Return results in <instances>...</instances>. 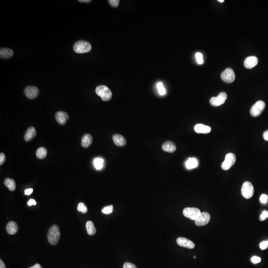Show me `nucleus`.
Masks as SVG:
<instances>
[{
	"mask_svg": "<svg viewBox=\"0 0 268 268\" xmlns=\"http://www.w3.org/2000/svg\"><path fill=\"white\" fill-rule=\"evenodd\" d=\"M196 58L197 60V63L199 64H202L203 63V55L201 53L198 52L196 54Z\"/></svg>",
	"mask_w": 268,
	"mask_h": 268,
	"instance_id": "nucleus-30",
	"label": "nucleus"
},
{
	"mask_svg": "<svg viewBox=\"0 0 268 268\" xmlns=\"http://www.w3.org/2000/svg\"><path fill=\"white\" fill-rule=\"evenodd\" d=\"M113 141L116 145L118 146H124L126 144V141L124 136L119 134H115L113 136Z\"/></svg>",
	"mask_w": 268,
	"mask_h": 268,
	"instance_id": "nucleus-18",
	"label": "nucleus"
},
{
	"mask_svg": "<svg viewBox=\"0 0 268 268\" xmlns=\"http://www.w3.org/2000/svg\"><path fill=\"white\" fill-rule=\"evenodd\" d=\"M157 88L159 90V93L161 95H165L166 93V90L164 87V85L161 82H159L157 84Z\"/></svg>",
	"mask_w": 268,
	"mask_h": 268,
	"instance_id": "nucleus-28",
	"label": "nucleus"
},
{
	"mask_svg": "<svg viewBox=\"0 0 268 268\" xmlns=\"http://www.w3.org/2000/svg\"><path fill=\"white\" fill-rule=\"evenodd\" d=\"M73 48L76 53L82 54L90 52L91 49V46L87 41H79L75 43Z\"/></svg>",
	"mask_w": 268,
	"mask_h": 268,
	"instance_id": "nucleus-2",
	"label": "nucleus"
},
{
	"mask_svg": "<svg viewBox=\"0 0 268 268\" xmlns=\"http://www.w3.org/2000/svg\"><path fill=\"white\" fill-rule=\"evenodd\" d=\"M263 138L265 140L268 141V130L266 131L263 134Z\"/></svg>",
	"mask_w": 268,
	"mask_h": 268,
	"instance_id": "nucleus-40",
	"label": "nucleus"
},
{
	"mask_svg": "<svg viewBox=\"0 0 268 268\" xmlns=\"http://www.w3.org/2000/svg\"><path fill=\"white\" fill-rule=\"evenodd\" d=\"M29 268H42V267L39 264H36L35 265H33L32 267H30Z\"/></svg>",
	"mask_w": 268,
	"mask_h": 268,
	"instance_id": "nucleus-42",
	"label": "nucleus"
},
{
	"mask_svg": "<svg viewBox=\"0 0 268 268\" xmlns=\"http://www.w3.org/2000/svg\"><path fill=\"white\" fill-rule=\"evenodd\" d=\"M186 167L188 169H195L198 165V162L195 158H190L186 162Z\"/></svg>",
	"mask_w": 268,
	"mask_h": 268,
	"instance_id": "nucleus-23",
	"label": "nucleus"
},
{
	"mask_svg": "<svg viewBox=\"0 0 268 268\" xmlns=\"http://www.w3.org/2000/svg\"><path fill=\"white\" fill-rule=\"evenodd\" d=\"M27 204H28V206H30L32 205H36V202L35 200L30 199L28 201Z\"/></svg>",
	"mask_w": 268,
	"mask_h": 268,
	"instance_id": "nucleus-39",
	"label": "nucleus"
},
{
	"mask_svg": "<svg viewBox=\"0 0 268 268\" xmlns=\"http://www.w3.org/2000/svg\"><path fill=\"white\" fill-rule=\"evenodd\" d=\"M6 160V156L4 153H1L0 154V165H2L4 164Z\"/></svg>",
	"mask_w": 268,
	"mask_h": 268,
	"instance_id": "nucleus-37",
	"label": "nucleus"
},
{
	"mask_svg": "<svg viewBox=\"0 0 268 268\" xmlns=\"http://www.w3.org/2000/svg\"><path fill=\"white\" fill-rule=\"evenodd\" d=\"M92 143V137L90 134H86L83 136L81 139V146L84 148H89Z\"/></svg>",
	"mask_w": 268,
	"mask_h": 268,
	"instance_id": "nucleus-20",
	"label": "nucleus"
},
{
	"mask_svg": "<svg viewBox=\"0 0 268 268\" xmlns=\"http://www.w3.org/2000/svg\"><path fill=\"white\" fill-rule=\"evenodd\" d=\"M79 1L80 2H91V1H90V0H87V1H86V0H81H81H79Z\"/></svg>",
	"mask_w": 268,
	"mask_h": 268,
	"instance_id": "nucleus-43",
	"label": "nucleus"
},
{
	"mask_svg": "<svg viewBox=\"0 0 268 268\" xmlns=\"http://www.w3.org/2000/svg\"><path fill=\"white\" fill-rule=\"evenodd\" d=\"M228 98V95L225 92H221L216 97H212L210 100V104L214 106H220L224 104Z\"/></svg>",
	"mask_w": 268,
	"mask_h": 268,
	"instance_id": "nucleus-8",
	"label": "nucleus"
},
{
	"mask_svg": "<svg viewBox=\"0 0 268 268\" xmlns=\"http://www.w3.org/2000/svg\"><path fill=\"white\" fill-rule=\"evenodd\" d=\"M108 2L111 6L116 7L118 6L120 1L119 0H110L108 1Z\"/></svg>",
	"mask_w": 268,
	"mask_h": 268,
	"instance_id": "nucleus-34",
	"label": "nucleus"
},
{
	"mask_svg": "<svg viewBox=\"0 0 268 268\" xmlns=\"http://www.w3.org/2000/svg\"><path fill=\"white\" fill-rule=\"evenodd\" d=\"M266 104L264 101L262 100L257 101L256 104L253 105L250 110L251 115L253 117H257L261 114L263 111Z\"/></svg>",
	"mask_w": 268,
	"mask_h": 268,
	"instance_id": "nucleus-7",
	"label": "nucleus"
},
{
	"mask_svg": "<svg viewBox=\"0 0 268 268\" xmlns=\"http://www.w3.org/2000/svg\"><path fill=\"white\" fill-rule=\"evenodd\" d=\"M268 240H265V241H262L260 244V248L261 249L266 250L268 248Z\"/></svg>",
	"mask_w": 268,
	"mask_h": 268,
	"instance_id": "nucleus-31",
	"label": "nucleus"
},
{
	"mask_svg": "<svg viewBox=\"0 0 268 268\" xmlns=\"http://www.w3.org/2000/svg\"><path fill=\"white\" fill-rule=\"evenodd\" d=\"M77 209L79 212H81L83 214H86L87 212V208L86 206L82 202L79 203L77 207Z\"/></svg>",
	"mask_w": 268,
	"mask_h": 268,
	"instance_id": "nucleus-27",
	"label": "nucleus"
},
{
	"mask_svg": "<svg viewBox=\"0 0 268 268\" xmlns=\"http://www.w3.org/2000/svg\"><path fill=\"white\" fill-rule=\"evenodd\" d=\"M104 160L101 158H96L94 159L95 167L97 170L101 169L104 166Z\"/></svg>",
	"mask_w": 268,
	"mask_h": 268,
	"instance_id": "nucleus-26",
	"label": "nucleus"
},
{
	"mask_svg": "<svg viewBox=\"0 0 268 268\" xmlns=\"http://www.w3.org/2000/svg\"><path fill=\"white\" fill-rule=\"evenodd\" d=\"M218 1H219V2H224V0H219Z\"/></svg>",
	"mask_w": 268,
	"mask_h": 268,
	"instance_id": "nucleus-44",
	"label": "nucleus"
},
{
	"mask_svg": "<svg viewBox=\"0 0 268 268\" xmlns=\"http://www.w3.org/2000/svg\"><path fill=\"white\" fill-rule=\"evenodd\" d=\"M113 206L110 205L103 208V209L102 210V213L104 214H109L113 212Z\"/></svg>",
	"mask_w": 268,
	"mask_h": 268,
	"instance_id": "nucleus-29",
	"label": "nucleus"
},
{
	"mask_svg": "<svg viewBox=\"0 0 268 268\" xmlns=\"http://www.w3.org/2000/svg\"><path fill=\"white\" fill-rule=\"evenodd\" d=\"M60 235L59 227L57 225H53L50 228L47 233L48 242L52 245H55L59 242Z\"/></svg>",
	"mask_w": 268,
	"mask_h": 268,
	"instance_id": "nucleus-1",
	"label": "nucleus"
},
{
	"mask_svg": "<svg viewBox=\"0 0 268 268\" xmlns=\"http://www.w3.org/2000/svg\"><path fill=\"white\" fill-rule=\"evenodd\" d=\"M36 135L35 129L33 127H30L28 128L24 136V139L26 141H29L35 138Z\"/></svg>",
	"mask_w": 268,
	"mask_h": 268,
	"instance_id": "nucleus-19",
	"label": "nucleus"
},
{
	"mask_svg": "<svg viewBox=\"0 0 268 268\" xmlns=\"http://www.w3.org/2000/svg\"><path fill=\"white\" fill-rule=\"evenodd\" d=\"M123 268H137L135 265L131 263L130 262H126L124 264Z\"/></svg>",
	"mask_w": 268,
	"mask_h": 268,
	"instance_id": "nucleus-36",
	"label": "nucleus"
},
{
	"mask_svg": "<svg viewBox=\"0 0 268 268\" xmlns=\"http://www.w3.org/2000/svg\"><path fill=\"white\" fill-rule=\"evenodd\" d=\"M86 229L87 234L90 235H95L96 233V229L91 221H88L86 224Z\"/></svg>",
	"mask_w": 268,
	"mask_h": 268,
	"instance_id": "nucleus-24",
	"label": "nucleus"
},
{
	"mask_svg": "<svg viewBox=\"0 0 268 268\" xmlns=\"http://www.w3.org/2000/svg\"><path fill=\"white\" fill-rule=\"evenodd\" d=\"M258 63V59L255 56L248 57L244 62V65L245 68L251 69L257 65Z\"/></svg>",
	"mask_w": 268,
	"mask_h": 268,
	"instance_id": "nucleus-13",
	"label": "nucleus"
},
{
	"mask_svg": "<svg viewBox=\"0 0 268 268\" xmlns=\"http://www.w3.org/2000/svg\"><path fill=\"white\" fill-rule=\"evenodd\" d=\"M210 219V215L207 212H203L195 220L196 225L199 226L206 225L209 223Z\"/></svg>",
	"mask_w": 268,
	"mask_h": 268,
	"instance_id": "nucleus-10",
	"label": "nucleus"
},
{
	"mask_svg": "<svg viewBox=\"0 0 268 268\" xmlns=\"http://www.w3.org/2000/svg\"><path fill=\"white\" fill-rule=\"evenodd\" d=\"M32 192H33V189H31V188L27 189L25 190V194L26 195H30L32 194Z\"/></svg>",
	"mask_w": 268,
	"mask_h": 268,
	"instance_id": "nucleus-38",
	"label": "nucleus"
},
{
	"mask_svg": "<svg viewBox=\"0 0 268 268\" xmlns=\"http://www.w3.org/2000/svg\"><path fill=\"white\" fill-rule=\"evenodd\" d=\"M268 218V212L267 210H264L262 214L260 216V220L263 221Z\"/></svg>",
	"mask_w": 268,
	"mask_h": 268,
	"instance_id": "nucleus-32",
	"label": "nucleus"
},
{
	"mask_svg": "<svg viewBox=\"0 0 268 268\" xmlns=\"http://www.w3.org/2000/svg\"><path fill=\"white\" fill-rule=\"evenodd\" d=\"M195 131L199 134H208L211 131V128L202 124H198L194 127Z\"/></svg>",
	"mask_w": 268,
	"mask_h": 268,
	"instance_id": "nucleus-15",
	"label": "nucleus"
},
{
	"mask_svg": "<svg viewBox=\"0 0 268 268\" xmlns=\"http://www.w3.org/2000/svg\"><path fill=\"white\" fill-rule=\"evenodd\" d=\"M236 161V156L233 153H229L226 155L225 159L221 164V168L224 170H228L231 168Z\"/></svg>",
	"mask_w": 268,
	"mask_h": 268,
	"instance_id": "nucleus-6",
	"label": "nucleus"
},
{
	"mask_svg": "<svg viewBox=\"0 0 268 268\" xmlns=\"http://www.w3.org/2000/svg\"><path fill=\"white\" fill-rule=\"evenodd\" d=\"M221 79L224 82L231 83L235 80V73L233 69L227 68L221 73Z\"/></svg>",
	"mask_w": 268,
	"mask_h": 268,
	"instance_id": "nucleus-9",
	"label": "nucleus"
},
{
	"mask_svg": "<svg viewBox=\"0 0 268 268\" xmlns=\"http://www.w3.org/2000/svg\"><path fill=\"white\" fill-rule=\"evenodd\" d=\"M25 96L29 99H33L38 96L39 94V90L37 87L35 86H29L25 89Z\"/></svg>",
	"mask_w": 268,
	"mask_h": 268,
	"instance_id": "nucleus-11",
	"label": "nucleus"
},
{
	"mask_svg": "<svg viewBox=\"0 0 268 268\" xmlns=\"http://www.w3.org/2000/svg\"><path fill=\"white\" fill-rule=\"evenodd\" d=\"M47 150L45 148L41 147V148H39L36 151V156L38 159H44L46 158V156L47 155Z\"/></svg>",
	"mask_w": 268,
	"mask_h": 268,
	"instance_id": "nucleus-25",
	"label": "nucleus"
},
{
	"mask_svg": "<svg viewBox=\"0 0 268 268\" xmlns=\"http://www.w3.org/2000/svg\"><path fill=\"white\" fill-rule=\"evenodd\" d=\"M251 261L252 263L257 264L259 263L261 261V259L260 257H258V256H253L251 258Z\"/></svg>",
	"mask_w": 268,
	"mask_h": 268,
	"instance_id": "nucleus-35",
	"label": "nucleus"
},
{
	"mask_svg": "<svg viewBox=\"0 0 268 268\" xmlns=\"http://www.w3.org/2000/svg\"><path fill=\"white\" fill-rule=\"evenodd\" d=\"M177 243L179 246L188 249L194 248L195 244L193 241L184 238H179L177 239Z\"/></svg>",
	"mask_w": 268,
	"mask_h": 268,
	"instance_id": "nucleus-12",
	"label": "nucleus"
},
{
	"mask_svg": "<svg viewBox=\"0 0 268 268\" xmlns=\"http://www.w3.org/2000/svg\"><path fill=\"white\" fill-rule=\"evenodd\" d=\"M6 266L5 265L2 259L0 260V268H6Z\"/></svg>",
	"mask_w": 268,
	"mask_h": 268,
	"instance_id": "nucleus-41",
	"label": "nucleus"
},
{
	"mask_svg": "<svg viewBox=\"0 0 268 268\" xmlns=\"http://www.w3.org/2000/svg\"><path fill=\"white\" fill-rule=\"evenodd\" d=\"M4 184L11 191H14L16 188V184L12 179L7 178L4 180Z\"/></svg>",
	"mask_w": 268,
	"mask_h": 268,
	"instance_id": "nucleus-22",
	"label": "nucleus"
},
{
	"mask_svg": "<svg viewBox=\"0 0 268 268\" xmlns=\"http://www.w3.org/2000/svg\"><path fill=\"white\" fill-rule=\"evenodd\" d=\"M14 55L12 50L9 48H1L0 50V57L3 59L11 58Z\"/></svg>",
	"mask_w": 268,
	"mask_h": 268,
	"instance_id": "nucleus-21",
	"label": "nucleus"
},
{
	"mask_svg": "<svg viewBox=\"0 0 268 268\" xmlns=\"http://www.w3.org/2000/svg\"><path fill=\"white\" fill-rule=\"evenodd\" d=\"M268 196L266 194H262L260 198V201L262 204H266L268 202Z\"/></svg>",
	"mask_w": 268,
	"mask_h": 268,
	"instance_id": "nucleus-33",
	"label": "nucleus"
},
{
	"mask_svg": "<svg viewBox=\"0 0 268 268\" xmlns=\"http://www.w3.org/2000/svg\"><path fill=\"white\" fill-rule=\"evenodd\" d=\"M95 91L96 94L100 97H101L104 101H109L112 98V92L105 85H102L97 86L95 90Z\"/></svg>",
	"mask_w": 268,
	"mask_h": 268,
	"instance_id": "nucleus-3",
	"label": "nucleus"
},
{
	"mask_svg": "<svg viewBox=\"0 0 268 268\" xmlns=\"http://www.w3.org/2000/svg\"><path fill=\"white\" fill-rule=\"evenodd\" d=\"M162 149L167 153H173L176 150V146L172 141H166L162 145Z\"/></svg>",
	"mask_w": 268,
	"mask_h": 268,
	"instance_id": "nucleus-16",
	"label": "nucleus"
},
{
	"mask_svg": "<svg viewBox=\"0 0 268 268\" xmlns=\"http://www.w3.org/2000/svg\"><path fill=\"white\" fill-rule=\"evenodd\" d=\"M69 118V115L66 112L59 111L56 113L55 119L57 122L61 125L65 124Z\"/></svg>",
	"mask_w": 268,
	"mask_h": 268,
	"instance_id": "nucleus-14",
	"label": "nucleus"
},
{
	"mask_svg": "<svg viewBox=\"0 0 268 268\" xmlns=\"http://www.w3.org/2000/svg\"><path fill=\"white\" fill-rule=\"evenodd\" d=\"M18 225L15 221H10L7 225L6 230L10 235L15 234L18 231Z\"/></svg>",
	"mask_w": 268,
	"mask_h": 268,
	"instance_id": "nucleus-17",
	"label": "nucleus"
},
{
	"mask_svg": "<svg viewBox=\"0 0 268 268\" xmlns=\"http://www.w3.org/2000/svg\"><path fill=\"white\" fill-rule=\"evenodd\" d=\"M183 214L186 218L195 221L201 214L200 210L196 208H186L184 209Z\"/></svg>",
	"mask_w": 268,
	"mask_h": 268,
	"instance_id": "nucleus-5",
	"label": "nucleus"
},
{
	"mask_svg": "<svg viewBox=\"0 0 268 268\" xmlns=\"http://www.w3.org/2000/svg\"><path fill=\"white\" fill-rule=\"evenodd\" d=\"M254 193V187L251 183L246 181L244 183L241 188V193L245 199H248L253 196Z\"/></svg>",
	"mask_w": 268,
	"mask_h": 268,
	"instance_id": "nucleus-4",
	"label": "nucleus"
}]
</instances>
